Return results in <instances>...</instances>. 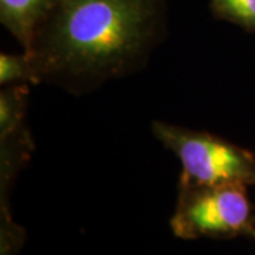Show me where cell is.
<instances>
[{
    "instance_id": "5b68a950",
    "label": "cell",
    "mask_w": 255,
    "mask_h": 255,
    "mask_svg": "<svg viewBox=\"0 0 255 255\" xmlns=\"http://www.w3.org/2000/svg\"><path fill=\"white\" fill-rule=\"evenodd\" d=\"M27 87L11 85L0 95V137H9L23 130Z\"/></svg>"
},
{
    "instance_id": "8992f818",
    "label": "cell",
    "mask_w": 255,
    "mask_h": 255,
    "mask_svg": "<svg viewBox=\"0 0 255 255\" xmlns=\"http://www.w3.org/2000/svg\"><path fill=\"white\" fill-rule=\"evenodd\" d=\"M216 17L255 31V0H211Z\"/></svg>"
},
{
    "instance_id": "277c9868",
    "label": "cell",
    "mask_w": 255,
    "mask_h": 255,
    "mask_svg": "<svg viewBox=\"0 0 255 255\" xmlns=\"http://www.w3.org/2000/svg\"><path fill=\"white\" fill-rule=\"evenodd\" d=\"M57 0H0V21L28 51Z\"/></svg>"
},
{
    "instance_id": "7a4b0ae2",
    "label": "cell",
    "mask_w": 255,
    "mask_h": 255,
    "mask_svg": "<svg viewBox=\"0 0 255 255\" xmlns=\"http://www.w3.org/2000/svg\"><path fill=\"white\" fill-rule=\"evenodd\" d=\"M155 136L182 164L179 186L255 184V156L244 147L207 132L156 121Z\"/></svg>"
},
{
    "instance_id": "52a82bcc",
    "label": "cell",
    "mask_w": 255,
    "mask_h": 255,
    "mask_svg": "<svg viewBox=\"0 0 255 255\" xmlns=\"http://www.w3.org/2000/svg\"><path fill=\"white\" fill-rule=\"evenodd\" d=\"M36 82L33 64L28 54H0V82L3 85H17L24 82Z\"/></svg>"
},
{
    "instance_id": "3957f363",
    "label": "cell",
    "mask_w": 255,
    "mask_h": 255,
    "mask_svg": "<svg viewBox=\"0 0 255 255\" xmlns=\"http://www.w3.org/2000/svg\"><path fill=\"white\" fill-rule=\"evenodd\" d=\"M170 227L182 240L255 238V211L247 186H179Z\"/></svg>"
},
{
    "instance_id": "6da1fadb",
    "label": "cell",
    "mask_w": 255,
    "mask_h": 255,
    "mask_svg": "<svg viewBox=\"0 0 255 255\" xmlns=\"http://www.w3.org/2000/svg\"><path fill=\"white\" fill-rule=\"evenodd\" d=\"M160 0H57L31 48L36 82L117 75L150 43Z\"/></svg>"
}]
</instances>
